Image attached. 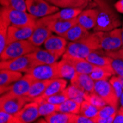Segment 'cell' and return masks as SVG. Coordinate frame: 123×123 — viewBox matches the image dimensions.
<instances>
[{
	"instance_id": "ba28073f",
	"label": "cell",
	"mask_w": 123,
	"mask_h": 123,
	"mask_svg": "<svg viewBox=\"0 0 123 123\" xmlns=\"http://www.w3.org/2000/svg\"><path fill=\"white\" fill-rule=\"evenodd\" d=\"M27 10L37 18H43L58 12L59 7L53 5L47 0H26Z\"/></svg>"
},
{
	"instance_id": "7a4b0ae2",
	"label": "cell",
	"mask_w": 123,
	"mask_h": 123,
	"mask_svg": "<svg viewBox=\"0 0 123 123\" xmlns=\"http://www.w3.org/2000/svg\"><path fill=\"white\" fill-rule=\"evenodd\" d=\"M99 49H101L100 31H96L82 41H70L67 44L66 52L62 57L86 58L92 51Z\"/></svg>"
},
{
	"instance_id": "5bb4252c",
	"label": "cell",
	"mask_w": 123,
	"mask_h": 123,
	"mask_svg": "<svg viewBox=\"0 0 123 123\" xmlns=\"http://www.w3.org/2000/svg\"><path fill=\"white\" fill-rule=\"evenodd\" d=\"M67 44V40L63 36L52 35L44 42L43 47L44 49L60 58L66 52Z\"/></svg>"
},
{
	"instance_id": "f35d334b",
	"label": "cell",
	"mask_w": 123,
	"mask_h": 123,
	"mask_svg": "<svg viewBox=\"0 0 123 123\" xmlns=\"http://www.w3.org/2000/svg\"><path fill=\"white\" fill-rule=\"evenodd\" d=\"M117 108L110 105H106L105 106H103V108H99L98 114L96 116L97 117L99 118H106L108 117L111 115H113L114 114H115L117 111Z\"/></svg>"
},
{
	"instance_id": "d6986e66",
	"label": "cell",
	"mask_w": 123,
	"mask_h": 123,
	"mask_svg": "<svg viewBox=\"0 0 123 123\" xmlns=\"http://www.w3.org/2000/svg\"><path fill=\"white\" fill-rule=\"evenodd\" d=\"M67 86V80H66L65 78H55V79L52 80L48 87L47 88L46 91L44 93L40 96L39 97L35 99V101H38V100H42L46 99L47 97L52 96L53 94H58L66 88Z\"/></svg>"
},
{
	"instance_id": "ab89813d",
	"label": "cell",
	"mask_w": 123,
	"mask_h": 123,
	"mask_svg": "<svg viewBox=\"0 0 123 123\" xmlns=\"http://www.w3.org/2000/svg\"><path fill=\"white\" fill-rule=\"evenodd\" d=\"M0 122L1 123H19L16 117L3 111H0Z\"/></svg>"
},
{
	"instance_id": "cb8c5ba5",
	"label": "cell",
	"mask_w": 123,
	"mask_h": 123,
	"mask_svg": "<svg viewBox=\"0 0 123 123\" xmlns=\"http://www.w3.org/2000/svg\"><path fill=\"white\" fill-rule=\"evenodd\" d=\"M114 75H115V72L111 65L96 66L94 69L90 74L91 77L94 81L108 80Z\"/></svg>"
},
{
	"instance_id": "e0dca14e",
	"label": "cell",
	"mask_w": 123,
	"mask_h": 123,
	"mask_svg": "<svg viewBox=\"0 0 123 123\" xmlns=\"http://www.w3.org/2000/svg\"><path fill=\"white\" fill-rule=\"evenodd\" d=\"M70 83L81 89L85 93L94 92L95 81L91 77L90 74L76 72L70 79Z\"/></svg>"
},
{
	"instance_id": "7c38bea8",
	"label": "cell",
	"mask_w": 123,
	"mask_h": 123,
	"mask_svg": "<svg viewBox=\"0 0 123 123\" xmlns=\"http://www.w3.org/2000/svg\"><path fill=\"white\" fill-rule=\"evenodd\" d=\"M77 18L69 20H57V19H48L46 17H43L38 20L45 25H47L52 32L56 33L57 35L62 36L72 27L77 24Z\"/></svg>"
},
{
	"instance_id": "b9f144b4",
	"label": "cell",
	"mask_w": 123,
	"mask_h": 123,
	"mask_svg": "<svg viewBox=\"0 0 123 123\" xmlns=\"http://www.w3.org/2000/svg\"><path fill=\"white\" fill-rule=\"evenodd\" d=\"M74 123H94L93 119L82 114H75Z\"/></svg>"
},
{
	"instance_id": "f6af8a7d",
	"label": "cell",
	"mask_w": 123,
	"mask_h": 123,
	"mask_svg": "<svg viewBox=\"0 0 123 123\" xmlns=\"http://www.w3.org/2000/svg\"><path fill=\"white\" fill-rule=\"evenodd\" d=\"M114 123H123V107L120 106L116 113Z\"/></svg>"
},
{
	"instance_id": "2e32d148",
	"label": "cell",
	"mask_w": 123,
	"mask_h": 123,
	"mask_svg": "<svg viewBox=\"0 0 123 123\" xmlns=\"http://www.w3.org/2000/svg\"><path fill=\"white\" fill-rule=\"evenodd\" d=\"M34 27L26 26V27H18L14 25H10L7 31V41L9 44L12 42L22 40H28L31 36L34 30Z\"/></svg>"
},
{
	"instance_id": "5b68a950",
	"label": "cell",
	"mask_w": 123,
	"mask_h": 123,
	"mask_svg": "<svg viewBox=\"0 0 123 123\" xmlns=\"http://www.w3.org/2000/svg\"><path fill=\"white\" fill-rule=\"evenodd\" d=\"M0 11H2L6 15L11 25L18 27H34L38 21L37 17L31 15L27 11L15 10L4 6H2Z\"/></svg>"
},
{
	"instance_id": "4316f807",
	"label": "cell",
	"mask_w": 123,
	"mask_h": 123,
	"mask_svg": "<svg viewBox=\"0 0 123 123\" xmlns=\"http://www.w3.org/2000/svg\"><path fill=\"white\" fill-rule=\"evenodd\" d=\"M75 114L63 113L59 111L44 117V122L46 123H74Z\"/></svg>"
},
{
	"instance_id": "603a6c76",
	"label": "cell",
	"mask_w": 123,
	"mask_h": 123,
	"mask_svg": "<svg viewBox=\"0 0 123 123\" xmlns=\"http://www.w3.org/2000/svg\"><path fill=\"white\" fill-rule=\"evenodd\" d=\"M86 59L96 66L111 65L113 61V58L109 57L106 54V52L103 49L92 51Z\"/></svg>"
},
{
	"instance_id": "4dcf8cb0",
	"label": "cell",
	"mask_w": 123,
	"mask_h": 123,
	"mask_svg": "<svg viewBox=\"0 0 123 123\" xmlns=\"http://www.w3.org/2000/svg\"><path fill=\"white\" fill-rule=\"evenodd\" d=\"M47 1L59 8L81 7L84 9L88 5L80 0H47Z\"/></svg>"
},
{
	"instance_id": "bcb514c9",
	"label": "cell",
	"mask_w": 123,
	"mask_h": 123,
	"mask_svg": "<svg viewBox=\"0 0 123 123\" xmlns=\"http://www.w3.org/2000/svg\"><path fill=\"white\" fill-rule=\"evenodd\" d=\"M114 7L117 10V12L123 13V0H119L114 4Z\"/></svg>"
},
{
	"instance_id": "6da1fadb",
	"label": "cell",
	"mask_w": 123,
	"mask_h": 123,
	"mask_svg": "<svg viewBox=\"0 0 123 123\" xmlns=\"http://www.w3.org/2000/svg\"><path fill=\"white\" fill-rule=\"evenodd\" d=\"M97 10V20L94 32H108L121 26V20L117 10L109 0H93Z\"/></svg>"
},
{
	"instance_id": "484cf974",
	"label": "cell",
	"mask_w": 123,
	"mask_h": 123,
	"mask_svg": "<svg viewBox=\"0 0 123 123\" xmlns=\"http://www.w3.org/2000/svg\"><path fill=\"white\" fill-rule=\"evenodd\" d=\"M52 80H35L32 84L30 90L26 94V97L30 98L32 101L35 99L41 96Z\"/></svg>"
},
{
	"instance_id": "681fc988",
	"label": "cell",
	"mask_w": 123,
	"mask_h": 123,
	"mask_svg": "<svg viewBox=\"0 0 123 123\" xmlns=\"http://www.w3.org/2000/svg\"><path fill=\"white\" fill-rule=\"evenodd\" d=\"M122 47H123V24H122Z\"/></svg>"
},
{
	"instance_id": "8992f818",
	"label": "cell",
	"mask_w": 123,
	"mask_h": 123,
	"mask_svg": "<svg viewBox=\"0 0 123 123\" xmlns=\"http://www.w3.org/2000/svg\"><path fill=\"white\" fill-rule=\"evenodd\" d=\"M38 65L39 64L31 57V55L30 54H27L18 58L1 61V62H0V69L16 71L21 73H27L32 69Z\"/></svg>"
},
{
	"instance_id": "f907efd6",
	"label": "cell",
	"mask_w": 123,
	"mask_h": 123,
	"mask_svg": "<svg viewBox=\"0 0 123 123\" xmlns=\"http://www.w3.org/2000/svg\"><path fill=\"white\" fill-rule=\"evenodd\" d=\"M121 78V81H122V89H123V78L120 77Z\"/></svg>"
},
{
	"instance_id": "d6a6232c",
	"label": "cell",
	"mask_w": 123,
	"mask_h": 123,
	"mask_svg": "<svg viewBox=\"0 0 123 123\" xmlns=\"http://www.w3.org/2000/svg\"><path fill=\"white\" fill-rule=\"evenodd\" d=\"M36 102L38 103V110L41 117H47L55 112V111H57L58 105L52 104L44 99L38 100V101Z\"/></svg>"
},
{
	"instance_id": "ac0fdd59",
	"label": "cell",
	"mask_w": 123,
	"mask_h": 123,
	"mask_svg": "<svg viewBox=\"0 0 123 123\" xmlns=\"http://www.w3.org/2000/svg\"><path fill=\"white\" fill-rule=\"evenodd\" d=\"M97 10L95 7L83 10L77 18V24L83 26L88 30L94 29L97 24Z\"/></svg>"
},
{
	"instance_id": "8fae6325",
	"label": "cell",
	"mask_w": 123,
	"mask_h": 123,
	"mask_svg": "<svg viewBox=\"0 0 123 123\" xmlns=\"http://www.w3.org/2000/svg\"><path fill=\"white\" fill-rule=\"evenodd\" d=\"M35 80L30 74L26 73L21 78L14 83L8 86H0L1 88V95L6 92H12L20 96H25Z\"/></svg>"
},
{
	"instance_id": "30bf717a",
	"label": "cell",
	"mask_w": 123,
	"mask_h": 123,
	"mask_svg": "<svg viewBox=\"0 0 123 123\" xmlns=\"http://www.w3.org/2000/svg\"><path fill=\"white\" fill-rule=\"evenodd\" d=\"M27 74L36 80H48L58 78V62L52 64H41L32 69Z\"/></svg>"
},
{
	"instance_id": "83f0119b",
	"label": "cell",
	"mask_w": 123,
	"mask_h": 123,
	"mask_svg": "<svg viewBox=\"0 0 123 123\" xmlns=\"http://www.w3.org/2000/svg\"><path fill=\"white\" fill-rule=\"evenodd\" d=\"M22 77V73L9 69L0 71V86H8Z\"/></svg>"
},
{
	"instance_id": "d590c367",
	"label": "cell",
	"mask_w": 123,
	"mask_h": 123,
	"mask_svg": "<svg viewBox=\"0 0 123 123\" xmlns=\"http://www.w3.org/2000/svg\"><path fill=\"white\" fill-rule=\"evenodd\" d=\"M84 97L86 100L90 102L92 104H93L94 105H95L99 108H101L107 105V103L105 102V100L101 97H99L96 92L85 93Z\"/></svg>"
},
{
	"instance_id": "f546056e",
	"label": "cell",
	"mask_w": 123,
	"mask_h": 123,
	"mask_svg": "<svg viewBox=\"0 0 123 123\" xmlns=\"http://www.w3.org/2000/svg\"><path fill=\"white\" fill-rule=\"evenodd\" d=\"M81 103H78L76 100L68 99L67 100L60 105H58L57 111L63 113H68V114H80Z\"/></svg>"
},
{
	"instance_id": "ee69618b",
	"label": "cell",
	"mask_w": 123,
	"mask_h": 123,
	"mask_svg": "<svg viewBox=\"0 0 123 123\" xmlns=\"http://www.w3.org/2000/svg\"><path fill=\"white\" fill-rule=\"evenodd\" d=\"M116 113L108 117H106V118H99V117H95L93 118V120H94V123H114Z\"/></svg>"
},
{
	"instance_id": "44dd1931",
	"label": "cell",
	"mask_w": 123,
	"mask_h": 123,
	"mask_svg": "<svg viewBox=\"0 0 123 123\" xmlns=\"http://www.w3.org/2000/svg\"><path fill=\"white\" fill-rule=\"evenodd\" d=\"M83 9L81 7H66L59 10L58 12L45 16L48 19L69 20L77 18Z\"/></svg>"
},
{
	"instance_id": "f1b7e54d",
	"label": "cell",
	"mask_w": 123,
	"mask_h": 123,
	"mask_svg": "<svg viewBox=\"0 0 123 123\" xmlns=\"http://www.w3.org/2000/svg\"><path fill=\"white\" fill-rule=\"evenodd\" d=\"M71 59L77 73L90 74L96 67V65L90 63L86 58H68Z\"/></svg>"
},
{
	"instance_id": "4fadbf2b",
	"label": "cell",
	"mask_w": 123,
	"mask_h": 123,
	"mask_svg": "<svg viewBox=\"0 0 123 123\" xmlns=\"http://www.w3.org/2000/svg\"><path fill=\"white\" fill-rule=\"evenodd\" d=\"M15 116L19 123H30L36 121L40 117L38 103L33 100L26 103Z\"/></svg>"
},
{
	"instance_id": "ffe728a7",
	"label": "cell",
	"mask_w": 123,
	"mask_h": 123,
	"mask_svg": "<svg viewBox=\"0 0 123 123\" xmlns=\"http://www.w3.org/2000/svg\"><path fill=\"white\" fill-rule=\"evenodd\" d=\"M89 35L90 33L87 29L79 24H76L62 36L69 41H80L86 38Z\"/></svg>"
},
{
	"instance_id": "836d02e7",
	"label": "cell",
	"mask_w": 123,
	"mask_h": 123,
	"mask_svg": "<svg viewBox=\"0 0 123 123\" xmlns=\"http://www.w3.org/2000/svg\"><path fill=\"white\" fill-rule=\"evenodd\" d=\"M66 91L69 99L76 100L80 103H82L83 100H85V92L72 84H70L69 87H67Z\"/></svg>"
},
{
	"instance_id": "7dc6e473",
	"label": "cell",
	"mask_w": 123,
	"mask_h": 123,
	"mask_svg": "<svg viewBox=\"0 0 123 123\" xmlns=\"http://www.w3.org/2000/svg\"><path fill=\"white\" fill-rule=\"evenodd\" d=\"M119 103H120V104H121V106L123 107V92H122V95H121L120 97H119Z\"/></svg>"
},
{
	"instance_id": "9a60e30c",
	"label": "cell",
	"mask_w": 123,
	"mask_h": 123,
	"mask_svg": "<svg viewBox=\"0 0 123 123\" xmlns=\"http://www.w3.org/2000/svg\"><path fill=\"white\" fill-rule=\"evenodd\" d=\"M52 35V32L49 28L38 19L34 30L28 40L36 47H40Z\"/></svg>"
},
{
	"instance_id": "7402d4cb",
	"label": "cell",
	"mask_w": 123,
	"mask_h": 123,
	"mask_svg": "<svg viewBox=\"0 0 123 123\" xmlns=\"http://www.w3.org/2000/svg\"><path fill=\"white\" fill-rule=\"evenodd\" d=\"M31 57L34 59L39 65L41 64H52L56 63L58 60V57L49 51L45 49H41L38 48L35 52L30 53Z\"/></svg>"
},
{
	"instance_id": "60d3db41",
	"label": "cell",
	"mask_w": 123,
	"mask_h": 123,
	"mask_svg": "<svg viewBox=\"0 0 123 123\" xmlns=\"http://www.w3.org/2000/svg\"><path fill=\"white\" fill-rule=\"evenodd\" d=\"M111 65L115 72V74L123 78V61L119 59H113Z\"/></svg>"
},
{
	"instance_id": "9c48e42d",
	"label": "cell",
	"mask_w": 123,
	"mask_h": 123,
	"mask_svg": "<svg viewBox=\"0 0 123 123\" xmlns=\"http://www.w3.org/2000/svg\"><path fill=\"white\" fill-rule=\"evenodd\" d=\"M94 92L101 97L107 105H110L118 108L119 99L117 97L114 89L108 80L95 81Z\"/></svg>"
},
{
	"instance_id": "3957f363",
	"label": "cell",
	"mask_w": 123,
	"mask_h": 123,
	"mask_svg": "<svg viewBox=\"0 0 123 123\" xmlns=\"http://www.w3.org/2000/svg\"><path fill=\"white\" fill-rule=\"evenodd\" d=\"M39 47H36L29 40H22L7 44L5 49L0 53L1 61L18 58L35 52Z\"/></svg>"
},
{
	"instance_id": "8d00e7d4",
	"label": "cell",
	"mask_w": 123,
	"mask_h": 123,
	"mask_svg": "<svg viewBox=\"0 0 123 123\" xmlns=\"http://www.w3.org/2000/svg\"><path fill=\"white\" fill-rule=\"evenodd\" d=\"M68 99H69V98L68 94H67L66 89H65V90H63L58 94H53L52 96L47 97L46 99H44V100H46V101L51 103L52 104L60 105V104L64 103L66 100H67Z\"/></svg>"
},
{
	"instance_id": "277c9868",
	"label": "cell",
	"mask_w": 123,
	"mask_h": 123,
	"mask_svg": "<svg viewBox=\"0 0 123 123\" xmlns=\"http://www.w3.org/2000/svg\"><path fill=\"white\" fill-rule=\"evenodd\" d=\"M32 100L26 97L15 94L12 92H6L0 98V111H3L11 114H16L25 105Z\"/></svg>"
},
{
	"instance_id": "e575fe53",
	"label": "cell",
	"mask_w": 123,
	"mask_h": 123,
	"mask_svg": "<svg viewBox=\"0 0 123 123\" xmlns=\"http://www.w3.org/2000/svg\"><path fill=\"white\" fill-rule=\"evenodd\" d=\"M2 6L7 7L12 9L18 10H27L26 0H0Z\"/></svg>"
},
{
	"instance_id": "c3c4849f",
	"label": "cell",
	"mask_w": 123,
	"mask_h": 123,
	"mask_svg": "<svg viewBox=\"0 0 123 123\" xmlns=\"http://www.w3.org/2000/svg\"><path fill=\"white\" fill-rule=\"evenodd\" d=\"M80 1H82V2H85V3H86L87 5H89V3L92 2H93V0H80Z\"/></svg>"
},
{
	"instance_id": "74e56055",
	"label": "cell",
	"mask_w": 123,
	"mask_h": 123,
	"mask_svg": "<svg viewBox=\"0 0 123 123\" xmlns=\"http://www.w3.org/2000/svg\"><path fill=\"white\" fill-rule=\"evenodd\" d=\"M109 82L112 86L113 88L114 89V91L117 95V97H120V96L122 95V92H123V89H122V81H121V78L119 76H112L110 79H109Z\"/></svg>"
},
{
	"instance_id": "7bdbcfd3",
	"label": "cell",
	"mask_w": 123,
	"mask_h": 123,
	"mask_svg": "<svg viewBox=\"0 0 123 123\" xmlns=\"http://www.w3.org/2000/svg\"><path fill=\"white\" fill-rule=\"evenodd\" d=\"M106 54L113 59H119L123 61V47L112 52H106Z\"/></svg>"
},
{
	"instance_id": "52a82bcc",
	"label": "cell",
	"mask_w": 123,
	"mask_h": 123,
	"mask_svg": "<svg viewBox=\"0 0 123 123\" xmlns=\"http://www.w3.org/2000/svg\"><path fill=\"white\" fill-rule=\"evenodd\" d=\"M100 47L105 52H112L122 48V28L111 31H100Z\"/></svg>"
},
{
	"instance_id": "d4e9b609",
	"label": "cell",
	"mask_w": 123,
	"mask_h": 123,
	"mask_svg": "<svg viewBox=\"0 0 123 123\" xmlns=\"http://www.w3.org/2000/svg\"><path fill=\"white\" fill-rule=\"evenodd\" d=\"M58 72L59 77L69 80L76 73L71 59L68 58H63L61 61L58 62Z\"/></svg>"
},
{
	"instance_id": "1f68e13d",
	"label": "cell",
	"mask_w": 123,
	"mask_h": 123,
	"mask_svg": "<svg viewBox=\"0 0 123 123\" xmlns=\"http://www.w3.org/2000/svg\"><path fill=\"white\" fill-rule=\"evenodd\" d=\"M99 110V108L96 107L95 105L92 104L90 102H88L85 99L81 103L80 114H82L89 118L93 119L98 114Z\"/></svg>"
}]
</instances>
